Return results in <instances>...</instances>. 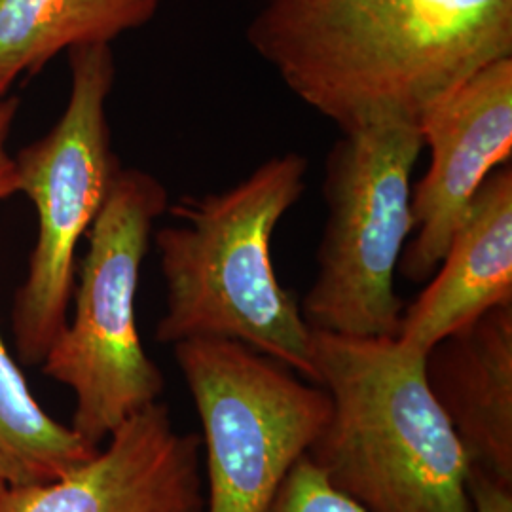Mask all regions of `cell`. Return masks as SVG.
Here are the masks:
<instances>
[{"mask_svg": "<svg viewBox=\"0 0 512 512\" xmlns=\"http://www.w3.org/2000/svg\"><path fill=\"white\" fill-rule=\"evenodd\" d=\"M203 450L164 403L124 421L107 446L55 480L0 488V512H203Z\"/></svg>", "mask_w": 512, "mask_h": 512, "instance_id": "9c48e42d", "label": "cell"}, {"mask_svg": "<svg viewBox=\"0 0 512 512\" xmlns=\"http://www.w3.org/2000/svg\"><path fill=\"white\" fill-rule=\"evenodd\" d=\"M268 512H365L334 490L308 456L298 459Z\"/></svg>", "mask_w": 512, "mask_h": 512, "instance_id": "5bb4252c", "label": "cell"}, {"mask_svg": "<svg viewBox=\"0 0 512 512\" xmlns=\"http://www.w3.org/2000/svg\"><path fill=\"white\" fill-rule=\"evenodd\" d=\"M425 378L469 473L512 488V304L482 313L429 349Z\"/></svg>", "mask_w": 512, "mask_h": 512, "instance_id": "30bf717a", "label": "cell"}, {"mask_svg": "<svg viewBox=\"0 0 512 512\" xmlns=\"http://www.w3.org/2000/svg\"><path fill=\"white\" fill-rule=\"evenodd\" d=\"M418 122L384 120L342 131L325 164L329 217L317 275L300 311L311 330L397 338L403 300L395 277L414 230L412 175Z\"/></svg>", "mask_w": 512, "mask_h": 512, "instance_id": "8992f818", "label": "cell"}, {"mask_svg": "<svg viewBox=\"0 0 512 512\" xmlns=\"http://www.w3.org/2000/svg\"><path fill=\"white\" fill-rule=\"evenodd\" d=\"M308 160L274 156L241 183L169 205L179 224L154 236L165 283L156 340H232L315 384L311 329L277 279L272 238L306 190Z\"/></svg>", "mask_w": 512, "mask_h": 512, "instance_id": "7a4b0ae2", "label": "cell"}, {"mask_svg": "<svg viewBox=\"0 0 512 512\" xmlns=\"http://www.w3.org/2000/svg\"><path fill=\"white\" fill-rule=\"evenodd\" d=\"M330 418L308 450L365 512H473L469 461L425 378V353L397 338L311 330Z\"/></svg>", "mask_w": 512, "mask_h": 512, "instance_id": "3957f363", "label": "cell"}, {"mask_svg": "<svg viewBox=\"0 0 512 512\" xmlns=\"http://www.w3.org/2000/svg\"><path fill=\"white\" fill-rule=\"evenodd\" d=\"M512 304V167L480 186L431 283L403 311L397 340L427 353L486 311Z\"/></svg>", "mask_w": 512, "mask_h": 512, "instance_id": "8fae6325", "label": "cell"}, {"mask_svg": "<svg viewBox=\"0 0 512 512\" xmlns=\"http://www.w3.org/2000/svg\"><path fill=\"white\" fill-rule=\"evenodd\" d=\"M202 421L207 512H268L330 418L329 393L232 340L173 346Z\"/></svg>", "mask_w": 512, "mask_h": 512, "instance_id": "52a82bcc", "label": "cell"}, {"mask_svg": "<svg viewBox=\"0 0 512 512\" xmlns=\"http://www.w3.org/2000/svg\"><path fill=\"white\" fill-rule=\"evenodd\" d=\"M21 101L16 95L0 97V202L19 194L18 171L14 154L10 152V137L18 120Z\"/></svg>", "mask_w": 512, "mask_h": 512, "instance_id": "9a60e30c", "label": "cell"}, {"mask_svg": "<svg viewBox=\"0 0 512 512\" xmlns=\"http://www.w3.org/2000/svg\"><path fill=\"white\" fill-rule=\"evenodd\" d=\"M69 55L71 92L52 128L14 154L19 194L37 211V241L14 294L10 332L19 363L40 366L65 329L78 249L122 164L112 147L109 99L116 82L112 46Z\"/></svg>", "mask_w": 512, "mask_h": 512, "instance_id": "5b68a950", "label": "cell"}, {"mask_svg": "<svg viewBox=\"0 0 512 512\" xmlns=\"http://www.w3.org/2000/svg\"><path fill=\"white\" fill-rule=\"evenodd\" d=\"M162 0H0V97L59 54L109 44L156 18Z\"/></svg>", "mask_w": 512, "mask_h": 512, "instance_id": "7c38bea8", "label": "cell"}, {"mask_svg": "<svg viewBox=\"0 0 512 512\" xmlns=\"http://www.w3.org/2000/svg\"><path fill=\"white\" fill-rule=\"evenodd\" d=\"M418 128L431 164L412 186L416 236L404 247L399 274L423 283L439 268L480 186L511 164L512 57L486 65L429 105Z\"/></svg>", "mask_w": 512, "mask_h": 512, "instance_id": "ba28073f", "label": "cell"}, {"mask_svg": "<svg viewBox=\"0 0 512 512\" xmlns=\"http://www.w3.org/2000/svg\"><path fill=\"white\" fill-rule=\"evenodd\" d=\"M97 450L42 408L0 329V488L55 480Z\"/></svg>", "mask_w": 512, "mask_h": 512, "instance_id": "4fadbf2b", "label": "cell"}, {"mask_svg": "<svg viewBox=\"0 0 512 512\" xmlns=\"http://www.w3.org/2000/svg\"><path fill=\"white\" fill-rule=\"evenodd\" d=\"M247 42L342 131L418 122L480 69L512 57V0H264Z\"/></svg>", "mask_w": 512, "mask_h": 512, "instance_id": "6da1fadb", "label": "cell"}, {"mask_svg": "<svg viewBox=\"0 0 512 512\" xmlns=\"http://www.w3.org/2000/svg\"><path fill=\"white\" fill-rule=\"evenodd\" d=\"M469 495L473 512H512V488L488 476L469 473Z\"/></svg>", "mask_w": 512, "mask_h": 512, "instance_id": "2e32d148", "label": "cell"}, {"mask_svg": "<svg viewBox=\"0 0 512 512\" xmlns=\"http://www.w3.org/2000/svg\"><path fill=\"white\" fill-rule=\"evenodd\" d=\"M169 194L152 173L122 167L76 268L73 317L40 363L44 376L73 391L71 427L93 446L164 391L137 327V294L154 224Z\"/></svg>", "mask_w": 512, "mask_h": 512, "instance_id": "277c9868", "label": "cell"}]
</instances>
